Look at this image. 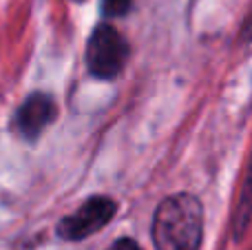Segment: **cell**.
<instances>
[{
	"label": "cell",
	"instance_id": "cell-6",
	"mask_svg": "<svg viewBox=\"0 0 252 250\" xmlns=\"http://www.w3.org/2000/svg\"><path fill=\"white\" fill-rule=\"evenodd\" d=\"M130 2H133V0H102V11L109 18L124 16L130 9Z\"/></svg>",
	"mask_w": 252,
	"mask_h": 250
},
{
	"label": "cell",
	"instance_id": "cell-3",
	"mask_svg": "<svg viewBox=\"0 0 252 250\" xmlns=\"http://www.w3.org/2000/svg\"><path fill=\"white\" fill-rule=\"evenodd\" d=\"M115 215V202L111 197H95L87 199L73 215L64 217L58 226V235L62 239H69V242H78L84 239L89 235L97 233L100 228H104Z\"/></svg>",
	"mask_w": 252,
	"mask_h": 250
},
{
	"label": "cell",
	"instance_id": "cell-1",
	"mask_svg": "<svg viewBox=\"0 0 252 250\" xmlns=\"http://www.w3.org/2000/svg\"><path fill=\"white\" fill-rule=\"evenodd\" d=\"M155 250H199L204 237V208L195 195L166 197L153 217Z\"/></svg>",
	"mask_w": 252,
	"mask_h": 250
},
{
	"label": "cell",
	"instance_id": "cell-4",
	"mask_svg": "<svg viewBox=\"0 0 252 250\" xmlns=\"http://www.w3.org/2000/svg\"><path fill=\"white\" fill-rule=\"evenodd\" d=\"M56 118V102L47 95V93H33L29 95L22 106L18 109L16 115V126L22 137L27 140H35L44 128L51 124Z\"/></svg>",
	"mask_w": 252,
	"mask_h": 250
},
{
	"label": "cell",
	"instance_id": "cell-2",
	"mask_svg": "<svg viewBox=\"0 0 252 250\" xmlns=\"http://www.w3.org/2000/svg\"><path fill=\"white\" fill-rule=\"evenodd\" d=\"M128 60V42L115 27L100 25L93 29L87 47V64L95 78L111 80L124 69Z\"/></svg>",
	"mask_w": 252,
	"mask_h": 250
},
{
	"label": "cell",
	"instance_id": "cell-7",
	"mask_svg": "<svg viewBox=\"0 0 252 250\" xmlns=\"http://www.w3.org/2000/svg\"><path fill=\"white\" fill-rule=\"evenodd\" d=\"M109 250H142V248H139L137 244L133 242V239H126L124 237V239H118V242H115Z\"/></svg>",
	"mask_w": 252,
	"mask_h": 250
},
{
	"label": "cell",
	"instance_id": "cell-5",
	"mask_svg": "<svg viewBox=\"0 0 252 250\" xmlns=\"http://www.w3.org/2000/svg\"><path fill=\"white\" fill-rule=\"evenodd\" d=\"M252 221V155H250V164L246 171V180L241 184L239 190V202L235 208V217H232V230H235V239L244 237V233L248 230Z\"/></svg>",
	"mask_w": 252,
	"mask_h": 250
}]
</instances>
